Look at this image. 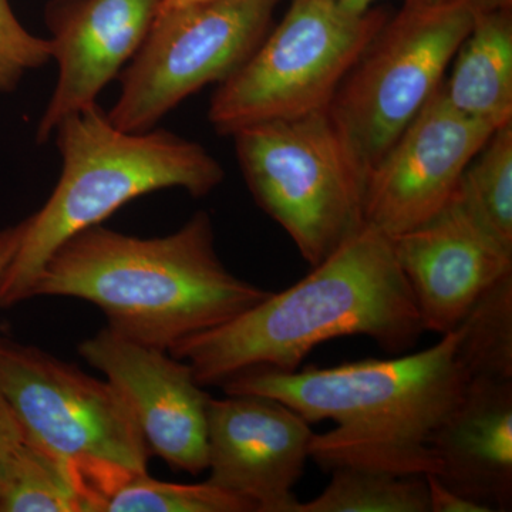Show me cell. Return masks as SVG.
Wrapping results in <instances>:
<instances>
[{
    "label": "cell",
    "mask_w": 512,
    "mask_h": 512,
    "mask_svg": "<svg viewBox=\"0 0 512 512\" xmlns=\"http://www.w3.org/2000/svg\"><path fill=\"white\" fill-rule=\"evenodd\" d=\"M231 137L256 204L309 265L365 227L366 178L328 109L251 124Z\"/></svg>",
    "instance_id": "7"
},
{
    "label": "cell",
    "mask_w": 512,
    "mask_h": 512,
    "mask_svg": "<svg viewBox=\"0 0 512 512\" xmlns=\"http://www.w3.org/2000/svg\"><path fill=\"white\" fill-rule=\"evenodd\" d=\"M336 2L345 6V8L360 10V12H362V10L373 8L377 0H336Z\"/></svg>",
    "instance_id": "26"
},
{
    "label": "cell",
    "mask_w": 512,
    "mask_h": 512,
    "mask_svg": "<svg viewBox=\"0 0 512 512\" xmlns=\"http://www.w3.org/2000/svg\"><path fill=\"white\" fill-rule=\"evenodd\" d=\"M284 0H202L161 12L126 69L107 117L147 131L208 84L224 83L247 63Z\"/></svg>",
    "instance_id": "9"
},
{
    "label": "cell",
    "mask_w": 512,
    "mask_h": 512,
    "mask_svg": "<svg viewBox=\"0 0 512 512\" xmlns=\"http://www.w3.org/2000/svg\"><path fill=\"white\" fill-rule=\"evenodd\" d=\"M424 332L392 238L366 224L291 288L170 353L191 366L202 387H221L244 373L295 372L329 340L366 336L403 355Z\"/></svg>",
    "instance_id": "1"
},
{
    "label": "cell",
    "mask_w": 512,
    "mask_h": 512,
    "mask_svg": "<svg viewBox=\"0 0 512 512\" xmlns=\"http://www.w3.org/2000/svg\"><path fill=\"white\" fill-rule=\"evenodd\" d=\"M0 512H89L60 464L26 441L0 493Z\"/></svg>",
    "instance_id": "20"
},
{
    "label": "cell",
    "mask_w": 512,
    "mask_h": 512,
    "mask_svg": "<svg viewBox=\"0 0 512 512\" xmlns=\"http://www.w3.org/2000/svg\"><path fill=\"white\" fill-rule=\"evenodd\" d=\"M456 197L512 249V121L495 128L467 165Z\"/></svg>",
    "instance_id": "19"
},
{
    "label": "cell",
    "mask_w": 512,
    "mask_h": 512,
    "mask_svg": "<svg viewBox=\"0 0 512 512\" xmlns=\"http://www.w3.org/2000/svg\"><path fill=\"white\" fill-rule=\"evenodd\" d=\"M291 407L258 394L211 397L207 481L248 501L255 512H298L295 485L313 437Z\"/></svg>",
    "instance_id": "11"
},
{
    "label": "cell",
    "mask_w": 512,
    "mask_h": 512,
    "mask_svg": "<svg viewBox=\"0 0 512 512\" xmlns=\"http://www.w3.org/2000/svg\"><path fill=\"white\" fill-rule=\"evenodd\" d=\"M23 234V221L16 225L0 229V272L9 264L19 247Z\"/></svg>",
    "instance_id": "25"
},
{
    "label": "cell",
    "mask_w": 512,
    "mask_h": 512,
    "mask_svg": "<svg viewBox=\"0 0 512 512\" xmlns=\"http://www.w3.org/2000/svg\"><path fill=\"white\" fill-rule=\"evenodd\" d=\"M392 242L424 330L440 336L456 329L478 299L512 272V249L456 194L439 214Z\"/></svg>",
    "instance_id": "13"
},
{
    "label": "cell",
    "mask_w": 512,
    "mask_h": 512,
    "mask_svg": "<svg viewBox=\"0 0 512 512\" xmlns=\"http://www.w3.org/2000/svg\"><path fill=\"white\" fill-rule=\"evenodd\" d=\"M436 477L488 511L512 507V380L471 379L431 440Z\"/></svg>",
    "instance_id": "15"
},
{
    "label": "cell",
    "mask_w": 512,
    "mask_h": 512,
    "mask_svg": "<svg viewBox=\"0 0 512 512\" xmlns=\"http://www.w3.org/2000/svg\"><path fill=\"white\" fill-rule=\"evenodd\" d=\"M328 487L298 512H430L427 476L339 467Z\"/></svg>",
    "instance_id": "17"
},
{
    "label": "cell",
    "mask_w": 512,
    "mask_h": 512,
    "mask_svg": "<svg viewBox=\"0 0 512 512\" xmlns=\"http://www.w3.org/2000/svg\"><path fill=\"white\" fill-rule=\"evenodd\" d=\"M389 15L336 0H292L278 25L212 96L208 120L224 136L328 109L340 83Z\"/></svg>",
    "instance_id": "8"
},
{
    "label": "cell",
    "mask_w": 512,
    "mask_h": 512,
    "mask_svg": "<svg viewBox=\"0 0 512 512\" xmlns=\"http://www.w3.org/2000/svg\"><path fill=\"white\" fill-rule=\"evenodd\" d=\"M106 512H255L248 501L205 481L177 484L138 476L120 488Z\"/></svg>",
    "instance_id": "21"
},
{
    "label": "cell",
    "mask_w": 512,
    "mask_h": 512,
    "mask_svg": "<svg viewBox=\"0 0 512 512\" xmlns=\"http://www.w3.org/2000/svg\"><path fill=\"white\" fill-rule=\"evenodd\" d=\"M443 92L454 109L493 128L512 121V6L478 12Z\"/></svg>",
    "instance_id": "16"
},
{
    "label": "cell",
    "mask_w": 512,
    "mask_h": 512,
    "mask_svg": "<svg viewBox=\"0 0 512 512\" xmlns=\"http://www.w3.org/2000/svg\"><path fill=\"white\" fill-rule=\"evenodd\" d=\"M52 62V46L20 22L10 0H0V96L12 93L32 70Z\"/></svg>",
    "instance_id": "22"
},
{
    "label": "cell",
    "mask_w": 512,
    "mask_h": 512,
    "mask_svg": "<svg viewBox=\"0 0 512 512\" xmlns=\"http://www.w3.org/2000/svg\"><path fill=\"white\" fill-rule=\"evenodd\" d=\"M485 8L498 6L493 0H404L346 74L328 111L366 180L439 90Z\"/></svg>",
    "instance_id": "6"
},
{
    "label": "cell",
    "mask_w": 512,
    "mask_h": 512,
    "mask_svg": "<svg viewBox=\"0 0 512 512\" xmlns=\"http://www.w3.org/2000/svg\"><path fill=\"white\" fill-rule=\"evenodd\" d=\"M164 0H50L46 25L57 80L36 128L39 144L57 124L89 109L137 55Z\"/></svg>",
    "instance_id": "14"
},
{
    "label": "cell",
    "mask_w": 512,
    "mask_h": 512,
    "mask_svg": "<svg viewBox=\"0 0 512 512\" xmlns=\"http://www.w3.org/2000/svg\"><path fill=\"white\" fill-rule=\"evenodd\" d=\"M430 512H490L484 505L458 494L436 476H427Z\"/></svg>",
    "instance_id": "24"
},
{
    "label": "cell",
    "mask_w": 512,
    "mask_h": 512,
    "mask_svg": "<svg viewBox=\"0 0 512 512\" xmlns=\"http://www.w3.org/2000/svg\"><path fill=\"white\" fill-rule=\"evenodd\" d=\"M52 137L62 173L43 207L23 220L19 247L0 272V309L32 299L53 252L128 202L170 188L205 197L225 177L220 161L200 143L156 127L121 130L99 104L67 116Z\"/></svg>",
    "instance_id": "4"
},
{
    "label": "cell",
    "mask_w": 512,
    "mask_h": 512,
    "mask_svg": "<svg viewBox=\"0 0 512 512\" xmlns=\"http://www.w3.org/2000/svg\"><path fill=\"white\" fill-rule=\"evenodd\" d=\"M202 2V0H164L161 5L160 13L167 10L183 8V6L192 5V3Z\"/></svg>",
    "instance_id": "27"
},
{
    "label": "cell",
    "mask_w": 512,
    "mask_h": 512,
    "mask_svg": "<svg viewBox=\"0 0 512 512\" xmlns=\"http://www.w3.org/2000/svg\"><path fill=\"white\" fill-rule=\"evenodd\" d=\"M0 394L26 441L60 464L89 512H106L120 488L148 473L150 448L109 380L0 336Z\"/></svg>",
    "instance_id": "5"
},
{
    "label": "cell",
    "mask_w": 512,
    "mask_h": 512,
    "mask_svg": "<svg viewBox=\"0 0 512 512\" xmlns=\"http://www.w3.org/2000/svg\"><path fill=\"white\" fill-rule=\"evenodd\" d=\"M494 130L454 109L441 83L367 175L366 224L394 238L439 214Z\"/></svg>",
    "instance_id": "10"
},
{
    "label": "cell",
    "mask_w": 512,
    "mask_h": 512,
    "mask_svg": "<svg viewBox=\"0 0 512 512\" xmlns=\"http://www.w3.org/2000/svg\"><path fill=\"white\" fill-rule=\"evenodd\" d=\"M457 329L420 352L295 372L232 377L225 394H258L291 407L309 423L335 429L313 434L309 457L323 470L372 468L436 476L431 440L470 382L457 356Z\"/></svg>",
    "instance_id": "2"
},
{
    "label": "cell",
    "mask_w": 512,
    "mask_h": 512,
    "mask_svg": "<svg viewBox=\"0 0 512 512\" xmlns=\"http://www.w3.org/2000/svg\"><path fill=\"white\" fill-rule=\"evenodd\" d=\"M77 350L126 400L151 454L191 476L207 471L212 396L187 362L167 350L123 338L107 326Z\"/></svg>",
    "instance_id": "12"
},
{
    "label": "cell",
    "mask_w": 512,
    "mask_h": 512,
    "mask_svg": "<svg viewBox=\"0 0 512 512\" xmlns=\"http://www.w3.org/2000/svg\"><path fill=\"white\" fill-rule=\"evenodd\" d=\"M457 356L471 379L512 380V272L457 326Z\"/></svg>",
    "instance_id": "18"
},
{
    "label": "cell",
    "mask_w": 512,
    "mask_h": 512,
    "mask_svg": "<svg viewBox=\"0 0 512 512\" xmlns=\"http://www.w3.org/2000/svg\"><path fill=\"white\" fill-rule=\"evenodd\" d=\"M25 444L26 437L22 426L0 394V493L8 480L10 468Z\"/></svg>",
    "instance_id": "23"
},
{
    "label": "cell",
    "mask_w": 512,
    "mask_h": 512,
    "mask_svg": "<svg viewBox=\"0 0 512 512\" xmlns=\"http://www.w3.org/2000/svg\"><path fill=\"white\" fill-rule=\"evenodd\" d=\"M269 293L229 271L215 248L211 217L200 211L165 237H134L101 224L84 229L47 259L32 299L92 303L117 335L170 352Z\"/></svg>",
    "instance_id": "3"
}]
</instances>
